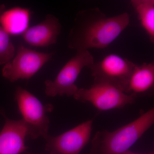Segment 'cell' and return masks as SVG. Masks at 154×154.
<instances>
[{"instance_id":"9","label":"cell","mask_w":154,"mask_h":154,"mask_svg":"<svg viewBox=\"0 0 154 154\" xmlns=\"http://www.w3.org/2000/svg\"><path fill=\"white\" fill-rule=\"evenodd\" d=\"M61 28L59 19L48 14L39 24L27 28L22 33V37L26 43L31 46L48 47L57 42Z\"/></svg>"},{"instance_id":"10","label":"cell","mask_w":154,"mask_h":154,"mask_svg":"<svg viewBox=\"0 0 154 154\" xmlns=\"http://www.w3.org/2000/svg\"><path fill=\"white\" fill-rule=\"evenodd\" d=\"M27 128L23 119L14 120L5 117L0 133V154H20L28 147L25 145Z\"/></svg>"},{"instance_id":"4","label":"cell","mask_w":154,"mask_h":154,"mask_svg":"<svg viewBox=\"0 0 154 154\" xmlns=\"http://www.w3.org/2000/svg\"><path fill=\"white\" fill-rule=\"evenodd\" d=\"M73 97L79 102L92 104L100 111L123 108L134 104L137 98L109 84L95 82L90 88L79 89Z\"/></svg>"},{"instance_id":"6","label":"cell","mask_w":154,"mask_h":154,"mask_svg":"<svg viewBox=\"0 0 154 154\" xmlns=\"http://www.w3.org/2000/svg\"><path fill=\"white\" fill-rule=\"evenodd\" d=\"M54 54L38 52L20 44L13 59L4 66L2 75L11 82L19 79H29L51 60Z\"/></svg>"},{"instance_id":"11","label":"cell","mask_w":154,"mask_h":154,"mask_svg":"<svg viewBox=\"0 0 154 154\" xmlns=\"http://www.w3.org/2000/svg\"><path fill=\"white\" fill-rule=\"evenodd\" d=\"M154 87V63L136 64L130 77L125 93L138 97L148 94Z\"/></svg>"},{"instance_id":"15","label":"cell","mask_w":154,"mask_h":154,"mask_svg":"<svg viewBox=\"0 0 154 154\" xmlns=\"http://www.w3.org/2000/svg\"><path fill=\"white\" fill-rule=\"evenodd\" d=\"M124 154H154V153L153 152L148 153H137L133 152L128 150Z\"/></svg>"},{"instance_id":"7","label":"cell","mask_w":154,"mask_h":154,"mask_svg":"<svg viewBox=\"0 0 154 154\" xmlns=\"http://www.w3.org/2000/svg\"><path fill=\"white\" fill-rule=\"evenodd\" d=\"M136 65L125 58L110 54L102 60L94 62L90 69L94 82L107 83L125 93Z\"/></svg>"},{"instance_id":"12","label":"cell","mask_w":154,"mask_h":154,"mask_svg":"<svg viewBox=\"0 0 154 154\" xmlns=\"http://www.w3.org/2000/svg\"><path fill=\"white\" fill-rule=\"evenodd\" d=\"M30 11L20 7L5 11L4 5L0 6V25L9 35L22 34L29 25Z\"/></svg>"},{"instance_id":"3","label":"cell","mask_w":154,"mask_h":154,"mask_svg":"<svg viewBox=\"0 0 154 154\" xmlns=\"http://www.w3.org/2000/svg\"><path fill=\"white\" fill-rule=\"evenodd\" d=\"M94 63V57L89 51L76 52L61 69L54 81L45 82V93L47 96H73L79 88L75 85L83 69L90 68Z\"/></svg>"},{"instance_id":"14","label":"cell","mask_w":154,"mask_h":154,"mask_svg":"<svg viewBox=\"0 0 154 154\" xmlns=\"http://www.w3.org/2000/svg\"><path fill=\"white\" fill-rule=\"evenodd\" d=\"M16 54L15 46L10 35L0 25V65L8 63Z\"/></svg>"},{"instance_id":"1","label":"cell","mask_w":154,"mask_h":154,"mask_svg":"<svg viewBox=\"0 0 154 154\" xmlns=\"http://www.w3.org/2000/svg\"><path fill=\"white\" fill-rule=\"evenodd\" d=\"M126 12L107 17L99 8L78 12L68 36L69 48L76 52L108 47L129 25Z\"/></svg>"},{"instance_id":"8","label":"cell","mask_w":154,"mask_h":154,"mask_svg":"<svg viewBox=\"0 0 154 154\" xmlns=\"http://www.w3.org/2000/svg\"><path fill=\"white\" fill-rule=\"evenodd\" d=\"M93 123L90 119L59 135H45V149L50 154H80L91 140Z\"/></svg>"},{"instance_id":"13","label":"cell","mask_w":154,"mask_h":154,"mask_svg":"<svg viewBox=\"0 0 154 154\" xmlns=\"http://www.w3.org/2000/svg\"><path fill=\"white\" fill-rule=\"evenodd\" d=\"M131 4L137 14L141 26L148 36L150 41L154 43V0H132Z\"/></svg>"},{"instance_id":"2","label":"cell","mask_w":154,"mask_h":154,"mask_svg":"<svg viewBox=\"0 0 154 154\" xmlns=\"http://www.w3.org/2000/svg\"><path fill=\"white\" fill-rule=\"evenodd\" d=\"M154 123V108H152L113 131H99L92 138L87 154H124Z\"/></svg>"},{"instance_id":"5","label":"cell","mask_w":154,"mask_h":154,"mask_svg":"<svg viewBox=\"0 0 154 154\" xmlns=\"http://www.w3.org/2000/svg\"><path fill=\"white\" fill-rule=\"evenodd\" d=\"M15 96L27 127V137L36 139L47 134L50 122L46 113L52 106L46 107L36 96L21 87L16 88Z\"/></svg>"}]
</instances>
